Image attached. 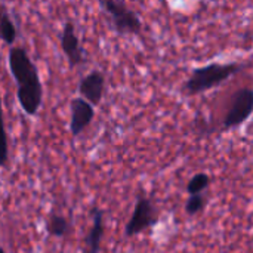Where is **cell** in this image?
I'll use <instances>...</instances> for the list:
<instances>
[{"instance_id":"4","label":"cell","mask_w":253,"mask_h":253,"mask_svg":"<svg viewBox=\"0 0 253 253\" xmlns=\"http://www.w3.org/2000/svg\"><path fill=\"white\" fill-rule=\"evenodd\" d=\"M159 218H160V211L157 209L154 202L142 191L138 193L132 215L125 225V237L130 239L147 230L154 228L159 222Z\"/></svg>"},{"instance_id":"6","label":"cell","mask_w":253,"mask_h":253,"mask_svg":"<svg viewBox=\"0 0 253 253\" xmlns=\"http://www.w3.org/2000/svg\"><path fill=\"white\" fill-rule=\"evenodd\" d=\"M59 46H61L62 53L67 58L70 68H76V67L86 64L87 55L80 42V37L77 34L76 25L73 21H65L59 34Z\"/></svg>"},{"instance_id":"9","label":"cell","mask_w":253,"mask_h":253,"mask_svg":"<svg viewBox=\"0 0 253 253\" xmlns=\"http://www.w3.org/2000/svg\"><path fill=\"white\" fill-rule=\"evenodd\" d=\"M92 225L84 237V253H101V245L105 236V212L99 206L89 211Z\"/></svg>"},{"instance_id":"14","label":"cell","mask_w":253,"mask_h":253,"mask_svg":"<svg viewBox=\"0 0 253 253\" xmlns=\"http://www.w3.org/2000/svg\"><path fill=\"white\" fill-rule=\"evenodd\" d=\"M208 205V197L206 194H196V196H188L187 202H185V213L188 216H194L202 213L206 209Z\"/></svg>"},{"instance_id":"12","label":"cell","mask_w":253,"mask_h":253,"mask_svg":"<svg viewBox=\"0 0 253 253\" xmlns=\"http://www.w3.org/2000/svg\"><path fill=\"white\" fill-rule=\"evenodd\" d=\"M209 187H211V176L206 172H199L190 178L187 184V193L188 196L203 194L206 190H209Z\"/></svg>"},{"instance_id":"7","label":"cell","mask_w":253,"mask_h":253,"mask_svg":"<svg viewBox=\"0 0 253 253\" xmlns=\"http://www.w3.org/2000/svg\"><path fill=\"white\" fill-rule=\"evenodd\" d=\"M77 92L80 98L89 102L92 107L99 105L105 92V74L101 70H92L80 79Z\"/></svg>"},{"instance_id":"8","label":"cell","mask_w":253,"mask_h":253,"mask_svg":"<svg viewBox=\"0 0 253 253\" xmlns=\"http://www.w3.org/2000/svg\"><path fill=\"white\" fill-rule=\"evenodd\" d=\"M95 107L76 96L70 102V132L74 138L80 136L93 122Z\"/></svg>"},{"instance_id":"11","label":"cell","mask_w":253,"mask_h":253,"mask_svg":"<svg viewBox=\"0 0 253 253\" xmlns=\"http://www.w3.org/2000/svg\"><path fill=\"white\" fill-rule=\"evenodd\" d=\"M44 231L49 237L53 239H65L71 234L73 231V225L71 221L61 213L56 212H50L46 222H44Z\"/></svg>"},{"instance_id":"13","label":"cell","mask_w":253,"mask_h":253,"mask_svg":"<svg viewBox=\"0 0 253 253\" xmlns=\"http://www.w3.org/2000/svg\"><path fill=\"white\" fill-rule=\"evenodd\" d=\"M7 163H9V142H7L3 107H1V93H0V168H6Z\"/></svg>"},{"instance_id":"10","label":"cell","mask_w":253,"mask_h":253,"mask_svg":"<svg viewBox=\"0 0 253 253\" xmlns=\"http://www.w3.org/2000/svg\"><path fill=\"white\" fill-rule=\"evenodd\" d=\"M18 37H19V24L15 21L12 10L4 3H0V40L12 47L18 40Z\"/></svg>"},{"instance_id":"3","label":"cell","mask_w":253,"mask_h":253,"mask_svg":"<svg viewBox=\"0 0 253 253\" xmlns=\"http://www.w3.org/2000/svg\"><path fill=\"white\" fill-rule=\"evenodd\" d=\"M99 9L116 34L139 36L142 33L139 12L132 9L123 0H99Z\"/></svg>"},{"instance_id":"2","label":"cell","mask_w":253,"mask_h":253,"mask_svg":"<svg viewBox=\"0 0 253 253\" xmlns=\"http://www.w3.org/2000/svg\"><path fill=\"white\" fill-rule=\"evenodd\" d=\"M249 67L251 64H243V62H225V64L211 62L202 67H196L193 68L190 77L184 82L181 92L187 96H196L205 93L208 90L221 86L233 76L242 73Z\"/></svg>"},{"instance_id":"15","label":"cell","mask_w":253,"mask_h":253,"mask_svg":"<svg viewBox=\"0 0 253 253\" xmlns=\"http://www.w3.org/2000/svg\"><path fill=\"white\" fill-rule=\"evenodd\" d=\"M0 253H7V252H6V251H4V249H3V248L0 246Z\"/></svg>"},{"instance_id":"5","label":"cell","mask_w":253,"mask_h":253,"mask_svg":"<svg viewBox=\"0 0 253 253\" xmlns=\"http://www.w3.org/2000/svg\"><path fill=\"white\" fill-rule=\"evenodd\" d=\"M253 111V90L251 87L237 89L228 102L227 111L222 119V130H234L243 126L252 116Z\"/></svg>"},{"instance_id":"1","label":"cell","mask_w":253,"mask_h":253,"mask_svg":"<svg viewBox=\"0 0 253 253\" xmlns=\"http://www.w3.org/2000/svg\"><path fill=\"white\" fill-rule=\"evenodd\" d=\"M9 71L16 84V99L27 116H37L43 105V84L37 65L22 46H12L7 52Z\"/></svg>"}]
</instances>
